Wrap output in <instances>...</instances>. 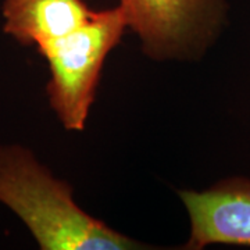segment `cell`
Instances as JSON below:
<instances>
[{
	"instance_id": "obj_4",
	"label": "cell",
	"mask_w": 250,
	"mask_h": 250,
	"mask_svg": "<svg viewBox=\"0 0 250 250\" xmlns=\"http://www.w3.org/2000/svg\"><path fill=\"white\" fill-rule=\"evenodd\" d=\"M190 221L184 249L211 245L250 246V178L228 177L205 190L178 192Z\"/></svg>"
},
{
	"instance_id": "obj_2",
	"label": "cell",
	"mask_w": 250,
	"mask_h": 250,
	"mask_svg": "<svg viewBox=\"0 0 250 250\" xmlns=\"http://www.w3.org/2000/svg\"><path fill=\"white\" fill-rule=\"evenodd\" d=\"M126 28L124 10L118 4L95 10L83 25L38 47L49 64L46 92L50 107L65 129H85L104 62Z\"/></svg>"
},
{
	"instance_id": "obj_3",
	"label": "cell",
	"mask_w": 250,
	"mask_h": 250,
	"mask_svg": "<svg viewBox=\"0 0 250 250\" xmlns=\"http://www.w3.org/2000/svg\"><path fill=\"white\" fill-rule=\"evenodd\" d=\"M128 28L153 60H196L227 24V0H120Z\"/></svg>"
},
{
	"instance_id": "obj_5",
	"label": "cell",
	"mask_w": 250,
	"mask_h": 250,
	"mask_svg": "<svg viewBox=\"0 0 250 250\" xmlns=\"http://www.w3.org/2000/svg\"><path fill=\"white\" fill-rule=\"evenodd\" d=\"M93 11L83 0H3V31L38 49L83 25Z\"/></svg>"
},
{
	"instance_id": "obj_1",
	"label": "cell",
	"mask_w": 250,
	"mask_h": 250,
	"mask_svg": "<svg viewBox=\"0 0 250 250\" xmlns=\"http://www.w3.org/2000/svg\"><path fill=\"white\" fill-rule=\"evenodd\" d=\"M0 203L27 225L42 250L147 248L82 210L71 185L20 145L0 146Z\"/></svg>"
}]
</instances>
